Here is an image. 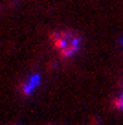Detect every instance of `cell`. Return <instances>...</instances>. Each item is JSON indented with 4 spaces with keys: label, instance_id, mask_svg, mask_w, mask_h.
Here are the masks:
<instances>
[{
    "label": "cell",
    "instance_id": "7a4b0ae2",
    "mask_svg": "<svg viewBox=\"0 0 123 125\" xmlns=\"http://www.w3.org/2000/svg\"><path fill=\"white\" fill-rule=\"evenodd\" d=\"M114 107H116V109H123V94L114 99Z\"/></svg>",
    "mask_w": 123,
    "mask_h": 125
},
{
    "label": "cell",
    "instance_id": "6da1fadb",
    "mask_svg": "<svg viewBox=\"0 0 123 125\" xmlns=\"http://www.w3.org/2000/svg\"><path fill=\"white\" fill-rule=\"evenodd\" d=\"M50 41L53 44L55 52H57L61 57L68 59L73 57L77 52L81 50V44H83V39H81L79 33L72 30H57L50 33Z\"/></svg>",
    "mask_w": 123,
    "mask_h": 125
}]
</instances>
